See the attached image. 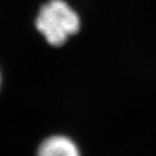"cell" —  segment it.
Wrapping results in <instances>:
<instances>
[{
    "mask_svg": "<svg viewBox=\"0 0 156 156\" xmlns=\"http://www.w3.org/2000/svg\"><path fill=\"white\" fill-rule=\"evenodd\" d=\"M36 27L50 45L58 47L80 29L78 14L63 0H51L40 9Z\"/></svg>",
    "mask_w": 156,
    "mask_h": 156,
    "instance_id": "obj_1",
    "label": "cell"
},
{
    "mask_svg": "<svg viewBox=\"0 0 156 156\" xmlns=\"http://www.w3.org/2000/svg\"><path fill=\"white\" fill-rule=\"evenodd\" d=\"M37 156H81L73 140L63 135H55L41 143Z\"/></svg>",
    "mask_w": 156,
    "mask_h": 156,
    "instance_id": "obj_2",
    "label": "cell"
},
{
    "mask_svg": "<svg viewBox=\"0 0 156 156\" xmlns=\"http://www.w3.org/2000/svg\"><path fill=\"white\" fill-rule=\"evenodd\" d=\"M0 85H1V73H0Z\"/></svg>",
    "mask_w": 156,
    "mask_h": 156,
    "instance_id": "obj_3",
    "label": "cell"
}]
</instances>
